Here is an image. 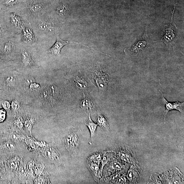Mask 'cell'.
I'll list each match as a JSON object with an SVG mask.
<instances>
[{
    "instance_id": "obj_1",
    "label": "cell",
    "mask_w": 184,
    "mask_h": 184,
    "mask_svg": "<svg viewBox=\"0 0 184 184\" xmlns=\"http://www.w3.org/2000/svg\"><path fill=\"white\" fill-rule=\"evenodd\" d=\"M80 134V130H77L72 127L65 139L66 148L72 155L77 154L79 145Z\"/></svg>"
},
{
    "instance_id": "obj_2",
    "label": "cell",
    "mask_w": 184,
    "mask_h": 184,
    "mask_svg": "<svg viewBox=\"0 0 184 184\" xmlns=\"http://www.w3.org/2000/svg\"><path fill=\"white\" fill-rule=\"evenodd\" d=\"M175 9L171 16V21L170 25L166 28L165 35L161 39L162 41L166 44L168 48H171L175 43V24L173 22V17Z\"/></svg>"
},
{
    "instance_id": "obj_3",
    "label": "cell",
    "mask_w": 184,
    "mask_h": 184,
    "mask_svg": "<svg viewBox=\"0 0 184 184\" xmlns=\"http://www.w3.org/2000/svg\"><path fill=\"white\" fill-rule=\"evenodd\" d=\"M159 91L161 94L162 101L164 104H165L166 107V110L164 112V120L167 119V116L168 112L171 110H178L181 113H183L184 107V102H180L178 101L174 102H169L164 98L162 91L160 90H159Z\"/></svg>"
},
{
    "instance_id": "obj_4",
    "label": "cell",
    "mask_w": 184,
    "mask_h": 184,
    "mask_svg": "<svg viewBox=\"0 0 184 184\" xmlns=\"http://www.w3.org/2000/svg\"><path fill=\"white\" fill-rule=\"evenodd\" d=\"M69 43L70 42L68 41L62 40L60 37H58L56 43L50 49L48 50V53L56 56H60L62 48L66 45Z\"/></svg>"
},
{
    "instance_id": "obj_5",
    "label": "cell",
    "mask_w": 184,
    "mask_h": 184,
    "mask_svg": "<svg viewBox=\"0 0 184 184\" xmlns=\"http://www.w3.org/2000/svg\"><path fill=\"white\" fill-rule=\"evenodd\" d=\"M85 124L90 131V137L89 143L90 145H92L93 144L95 138L96 128L98 125L92 120L90 114H89L88 120Z\"/></svg>"
},
{
    "instance_id": "obj_6",
    "label": "cell",
    "mask_w": 184,
    "mask_h": 184,
    "mask_svg": "<svg viewBox=\"0 0 184 184\" xmlns=\"http://www.w3.org/2000/svg\"><path fill=\"white\" fill-rule=\"evenodd\" d=\"M88 163L89 169L94 179L97 182L99 181L101 176L102 175L99 165L89 160L88 161Z\"/></svg>"
},
{
    "instance_id": "obj_7",
    "label": "cell",
    "mask_w": 184,
    "mask_h": 184,
    "mask_svg": "<svg viewBox=\"0 0 184 184\" xmlns=\"http://www.w3.org/2000/svg\"><path fill=\"white\" fill-rule=\"evenodd\" d=\"M97 124L102 129L105 131H109V125L108 119L103 114L98 112L97 120Z\"/></svg>"
},
{
    "instance_id": "obj_8",
    "label": "cell",
    "mask_w": 184,
    "mask_h": 184,
    "mask_svg": "<svg viewBox=\"0 0 184 184\" xmlns=\"http://www.w3.org/2000/svg\"><path fill=\"white\" fill-rule=\"evenodd\" d=\"M46 156L56 163H59L61 160L60 154L58 151L54 148H51L46 151Z\"/></svg>"
},
{
    "instance_id": "obj_9",
    "label": "cell",
    "mask_w": 184,
    "mask_h": 184,
    "mask_svg": "<svg viewBox=\"0 0 184 184\" xmlns=\"http://www.w3.org/2000/svg\"><path fill=\"white\" fill-rule=\"evenodd\" d=\"M23 39L24 41L28 43H33L34 41V36L31 28L29 27H23Z\"/></svg>"
},
{
    "instance_id": "obj_10",
    "label": "cell",
    "mask_w": 184,
    "mask_h": 184,
    "mask_svg": "<svg viewBox=\"0 0 184 184\" xmlns=\"http://www.w3.org/2000/svg\"><path fill=\"white\" fill-rule=\"evenodd\" d=\"M118 155L121 159L125 162L132 164L136 163V161L131 156V154L127 151H119Z\"/></svg>"
},
{
    "instance_id": "obj_11",
    "label": "cell",
    "mask_w": 184,
    "mask_h": 184,
    "mask_svg": "<svg viewBox=\"0 0 184 184\" xmlns=\"http://www.w3.org/2000/svg\"><path fill=\"white\" fill-rule=\"evenodd\" d=\"M81 105L82 109L86 111H91L94 108L93 103L87 98L84 99L81 102Z\"/></svg>"
},
{
    "instance_id": "obj_12",
    "label": "cell",
    "mask_w": 184,
    "mask_h": 184,
    "mask_svg": "<svg viewBox=\"0 0 184 184\" xmlns=\"http://www.w3.org/2000/svg\"><path fill=\"white\" fill-rule=\"evenodd\" d=\"M147 45V42L146 41H141L133 46L131 50V51L138 53L139 52L144 49Z\"/></svg>"
},
{
    "instance_id": "obj_13",
    "label": "cell",
    "mask_w": 184,
    "mask_h": 184,
    "mask_svg": "<svg viewBox=\"0 0 184 184\" xmlns=\"http://www.w3.org/2000/svg\"><path fill=\"white\" fill-rule=\"evenodd\" d=\"M22 62L25 66H29L31 65L32 60L31 56L27 52L23 51L22 55Z\"/></svg>"
},
{
    "instance_id": "obj_14",
    "label": "cell",
    "mask_w": 184,
    "mask_h": 184,
    "mask_svg": "<svg viewBox=\"0 0 184 184\" xmlns=\"http://www.w3.org/2000/svg\"><path fill=\"white\" fill-rule=\"evenodd\" d=\"M138 174L136 169L133 165H132L128 171L127 178L130 181H132L138 176Z\"/></svg>"
},
{
    "instance_id": "obj_15",
    "label": "cell",
    "mask_w": 184,
    "mask_h": 184,
    "mask_svg": "<svg viewBox=\"0 0 184 184\" xmlns=\"http://www.w3.org/2000/svg\"><path fill=\"white\" fill-rule=\"evenodd\" d=\"M16 83L15 78L12 76H8L4 80L5 86L8 88H12L15 86Z\"/></svg>"
},
{
    "instance_id": "obj_16",
    "label": "cell",
    "mask_w": 184,
    "mask_h": 184,
    "mask_svg": "<svg viewBox=\"0 0 184 184\" xmlns=\"http://www.w3.org/2000/svg\"><path fill=\"white\" fill-rule=\"evenodd\" d=\"M11 21L12 23L15 25L16 27L18 28H22V23L21 19L18 16L15 15L12 12L11 13Z\"/></svg>"
},
{
    "instance_id": "obj_17",
    "label": "cell",
    "mask_w": 184,
    "mask_h": 184,
    "mask_svg": "<svg viewBox=\"0 0 184 184\" xmlns=\"http://www.w3.org/2000/svg\"><path fill=\"white\" fill-rule=\"evenodd\" d=\"M102 155L100 153H96L89 157V160L99 165L101 162Z\"/></svg>"
},
{
    "instance_id": "obj_18",
    "label": "cell",
    "mask_w": 184,
    "mask_h": 184,
    "mask_svg": "<svg viewBox=\"0 0 184 184\" xmlns=\"http://www.w3.org/2000/svg\"><path fill=\"white\" fill-rule=\"evenodd\" d=\"M39 29L43 30H50L52 28L51 24L46 22H42L39 24Z\"/></svg>"
},
{
    "instance_id": "obj_19",
    "label": "cell",
    "mask_w": 184,
    "mask_h": 184,
    "mask_svg": "<svg viewBox=\"0 0 184 184\" xmlns=\"http://www.w3.org/2000/svg\"><path fill=\"white\" fill-rule=\"evenodd\" d=\"M112 168L116 171H119L122 168V165L121 163L117 161L112 162L111 164Z\"/></svg>"
},
{
    "instance_id": "obj_20",
    "label": "cell",
    "mask_w": 184,
    "mask_h": 184,
    "mask_svg": "<svg viewBox=\"0 0 184 184\" xmlns=\"http://www.w3.org/2000/svg\"><path fill=\"white\" fill-rule=\"evenodd\" d=\"M109 160L108 157V155L106 154H104L102 156V158L101 161V165L100 168V171L102 175L103 169L104 166L105 165L107 162Z\"/></svg>"
},
{
    "instance_id": "obj_21",
    "label": "cell",
    "mask_w": 184,
    "mask_h": 184,
    "mask_svg": "<svg viewBox=\"0 0 184 184\" xmlns=\"http://www.w3.org/2000/svg\"><path fill=\"white\" fill-rule=\"evenodd\" d=\"M43 8V6L41 4H36L33 5L30 8V11L32 13H36L40 11Z\"/></svg>"
},
{
    "instance_id": "obj_22",
    "label": "cell",
    "mask_w": 184,
    "mask_h": 184,
    "mask_svg": "<svg viewBox=\"0 0 184 184\" xmlns=\"http://www.w3.org/2000/svg\"><path fill=\"white\" fill-rule=\"evenodd\" d=\"M67 11V8L64 5H62L58 7L57 9V13L61 16L65 15Z\"/></svg>"
},
{
    "instance_id": "obj_23",
    "label": "cell",
    "mask_w": 184,
    "mask_h": 184,
    "mask_svg": "<svg viewBox=\"0 0 184 184\" xmlns=\"http://www.w3.org/2000/svg\"><path fill=\"white\" fill-rule=\"evenodd\" d=\"M1 101V103L3 108L5 110H8L10 109L11 107L10 104L9 102L7 100H2Z\"/></svg>"
},
{
    "instance_id": "obj_24",
    "label": "cell",
    "mask_w": 184,
    "mask_h": 184,
    "mask_svg": "<svg viewBox=\"0 0 184 184\" xmlns=\"http://www.w3.org/2000/svg\"><path fill=\"white\" fill-rule=\"evenodd\" d=\"M40 88V85L36 83H33L30 84L29 89L30 91H34L38 90Z\"/></svg>"
},
{
    "instance_id": "obj_25",
    "label": "cell",
    "mask_w": 184,
    "mask_h": 184,
    "mask_svg": "<svg viewBox=\"0 0 184 184\" xmlns=\"http://www.w3.org/2000/svg\"><path fill=\"white\" fill-rule=\"evenodd\" d=\"M19 103L18 101L17 100H14L12 101L11 102V108L13 110H16L18 109L19 108Z\"/></svg>"
},
{
    "instance_id": "obj_26",
    "label": "cell",
    "mask_w": 184,
    "mask_h": 184,
    "mask_svg": "<svg viewBox=\"0 0 184 184\" xmlns=\"http://www.w3.org/2000/svg\"><path fill=\"white\" fill-rule=\"evenodd\" d=\"M6 112L4 109H0V122H3L6 119Z\"/></svg>"
},
{
    "instance_id": "obj_27",
    "label": "cell",
    "mask_w": 184,
    "mask_h": 184,
    "mask_svg": "<svg viewBox=\"0 0 184 184\" xmlns=\"http://www.w3.org/2000/svg\"><path fill=\"white\" fill-rule=\"evenodd\" d=\"M5 147L7 149L10 151H14L15 149V145L13 143L11 142H7L5 144Z\"/></svg>"
},
{
    "instance_id": "obj_28",
    "label": "cell",
    "mask_w": 184,
    "mask_h": 184,
    "mask_svg": "<svg viewBox=\"0 0 184 184\" xmlns=\"http://www.w3.org/2000/svg\"><path fill=\"white\" fill-rule=\"evenodd\" d=\"M17 0H5V3L7 5H12L17 2Z\"/></svg>"
},
{
    "instance_id": "obj_29",
    "label": "cell",
    "mask_w": 184,
    "mask_h": 184,
    "mask_svg": "<svg viewBox=\"0 0 184 184\" xmlns=\"http://www.w3.org/2000/svg\"><path fill=\"white\" fill-rule=\"evenodd\" d=\"M11 45L10 43L7 44L5 46V51L9 52L11 49Z\"/></svg>"
},
{
    "instance_id": "obj_30",
    "label": "cell",
    "mask_w": 184,
    "mask_h": 184,
    "mask_svg": "<svg viewBox=\"0 0 184 184\" xmlns=\"http://www.w3.org/2000/svg\"><path fill=\"white\" fill-rule=\"evenodd\" d=\"M16 162L15 161H12L11 162L10 164V167L12 168H15L16 167H17V163H16L15 164Z\"/></svg>"
}]
</instances>
